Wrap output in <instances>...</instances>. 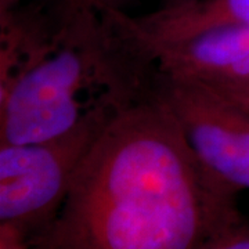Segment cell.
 Instances as JSON below:
<instances>
[{
  "label": "cell",
  "instance_id": "obj_9",
  "mask_svg": "<svg viewBox=\"0 0 249 249\" xmlns=\"http://www.w3.org/2000/svg\"><path fill=\"white\" fill-rule=\"evenodd\" d=\"M0 249H28L27 234L11 223H0Z\"/></svg>",
  "mask_w": 249,
  "mask_h": 249
},
{
  "label": "cell",
  "instance_id": "obj_4",
  "mask_svg": "<svg viewBox=\"0 0 249 249\" xmlns=\"http://www.w3.org/2000/svg\"><path fill=\"white\" fill-rule=\"evenodd\" d=\"M148 91L175 116L206 169L238 193L249 188L247 109L204 83L157 71H152Z\"/></svg>",
  "mask_w": 249,
  "mask_h": 249
},
{
  "label": "cell",
  "instance_id": "obj_6",
  "mask_svg": "<svg viewBox=\"0 0 249 249\" xmlns=\"http://www.w3.org/2000/svg\"><path fill=\"white\" fill-rule=\"evenodd\" d=\"M101 16L124 45L139 47L178 42L223 28L249 27V0H193L139 17L121 9L106 10Z\"/></svg>",
  "mask_w": 249,
  "mask_h": 249
},
{
  "label": "cell",
  "instance_id": "obj_11",
  "mask_svg": "<svg viewBox=\"0 0 249 249\" xmlns=\"http://www.w3.org/2000/svg\"><path fill=\"white\" fill-rule=\"evenodd\" d=\"M21 1L22 0H0V14L17 9L18 6H21Z\"/></svg>",
  "mask_w": 249,
  "mask_h": 249
},
{
  "label": "cell",
  "instance_id": "obj_7",
  "mask_svg": "<svg viewBox=\"0 0 249 249\" xmlns=\"http://www.w3.org/2000/svg\"><path fill=\"white\" fill-rule=\"evenodd\" d=\"M202 249H249V224L242 220L206 244Z\"/></svg>",
  "mask_w": 249,
  "mask_h": 249
},
{
  "label": "cell",
  "instance_id": "obj_12",
  "mask_svg": "<svg viewBox=\"0 0 249 249\" xmlns=\"http://www.w3.org/2000/svg\"><path fill=\"white\" fill-rule=\"evenodd\" d=\"M193 0H163V6H176V4H183Z\"/></svg>",
  "mask_w": 249,
  "mask_h": 249
},
{
  "label": "cell",
  "instance_id": "obj_3",
  "mask_svg": "<svg viewBox=\"0 0 249 249\" xmlns=\"http://www.w3.org/2000/svg\"><path fill=\"white\" fill-rule=\"evenodd\" d=\"M136 98L106 94L70 132L29 144L0 145V223L37 232L58 213L82 160L108 121Z\"/></svg>",
  "mask_w": 249,
  "mask_h": 249
},
{
  "label": "cell",
  "instance_id": "obj_2",
  "mask_svg": "<svg viewBox=\"0 0 249 249\" xmlns=\"http://www.w3.org/2000/svg\"><path fill=\"white\" fill-rule=\"evenodd\" d=\"M57 43L0 82V145L29 144L70 132L91 107L80 96L103 89L147 94L152 70L118 37L101 14L54 7Z\"/></svg>",
  "mask_w": 249,
  "mask_h": 249
},
{
  "label": "cell",
  "instance_id": "obj_1",
  "mask_svg": "<svg viewBox=\"0 0 249 249\" xmlns=\"http://www.w3.org/2000/svg\"><path fill=\"white\" fill-rule=\"evenodd\" d=\"M150 91L118 108L36 249H202L244 219Z\"/></svg>",
  "mask_w": 249,
  "mask_h": 249
},
{
  "label": "cell",
  "instance_id": "obj_5",
  "mask_svg": "<svg viewBox=\"0 0 249 249\" xmlns=\"http://www.w3.org/2000/svg\"><path fill=\"white\" fill-rule=\"evenodd\" d=\"M127 47L140 61L166 76L205 85H249V27L223 28L172 43Z\"/></svg>",
  "mask_w": 249,
  "mask_h": 249
},
{
  "label": "cell",
  "instance_id": "obj_8",
  "mask_svg": "<svg viewBox=\"0 0 249 249\" xmlns=\"http://www.w3.org/2000/svg\"><path fill=\"white\" fill-rule=\"evenodd\" d=\"M122 0H55L57 7L76 10H91L98 14L104 13L106 10L119 9Z\"/></svg>",
  "mask_w": 249,
  "mask_h": 249
},
{
  "label": "cell",
  "instance_id": "obj_10",
  "mask_svg": "<svg viewBox=\"0 0 249 249\" xmlns=\"http://www.w3.org/2000/svg\"><path fill=\"white\" fill-rule=\"evenodd\" d=\"M205 85V83H204ZM249 112V85H206Z\"/></svg>",
  "mask_w": 249,
  "mask_h": 249
}]
</instances>
